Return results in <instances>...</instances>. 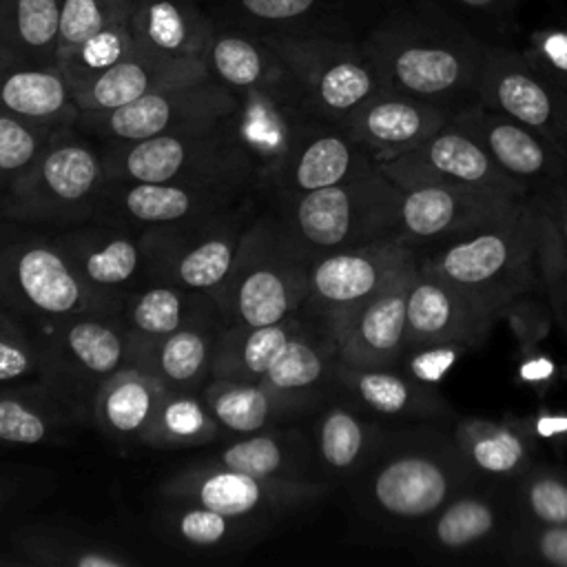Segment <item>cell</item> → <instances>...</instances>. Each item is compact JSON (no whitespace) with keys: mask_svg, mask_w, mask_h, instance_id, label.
<instances>
[{"mask_svg":"<svg viewBox=\"0 0 567 567\" xmlns=\"http://www.w3.org/2000/svg\"><path fill=\"white\" fill-rule=\"evenodd\" d=\"M383 86L452 113L478 102L487 42L441 0L388 11L361 40Z\"/></svg>","mask_w":567,"mask_h":567,"instance_id":"cell-1","label":"cell"},{"mask_svg":"<svg viewBox=\"0 0 567 567\" xmlns=\"http://www.w3.org/2000/svg\"><path fill=\"white\" fill-rule=\"evenodd\" d=\"M357 476V498L363 512L372 520L408 529V534L474 483L450 427H441L439 421L390 430Z\"/></svg>","mask_w":567,"mask_h":567,"instance_id":"cell-2","label":"cell"},{"mask_svg":"<svg viewBox=\"0 0 567 567\" xmlns=\"http://www.w3.org/2000/svg\"><path fill=\"white\" fill-rule=\"evenodd\" d=\"M416 264L498 317L514 299L543 290L540 213L534 197L476 233L419 252Z\"/></svg>","mask_w":567,"mask_h":567,"instance_id":"cell-3","label":"cell"},{"mask_svg":"<svg viewBox=\"0 0 567 567\" xmlns=\"http://www.w3.org/2000/svg\"><path fill=\"white\" fill-rule=\"evenodd\" d=\"M281 197L277 219L308 264L334 250L394 237L399 228L401 188L379 168L334 186Z\"/></svg>","mask_w":567,"mask_h":567,"instance_id":"cell-4","label":"cell"},{"mask_svg":"<svg viewBox=\"0 0 567 567\" xmlns=\"http://www.w3.org/2000/svg\"><path fill=\"white\" fill-rule=\"evenodd\" d=\"M308 261L292 248L277 217L250 219L230 275L215 295L224 323H279L306 306Z\"/></svg>","mask_w":567,"mask_h":567,"instance_id":"cell-5","label":"cell"},{"mask_svg":"<svg viewBox=\"0 0 567 567\" xmlns=\"http://www.w3.org/2000/svg\"><path fill=\"white\" fill-rule=\"evenodd\" d=\"M58 126L24 175L2 195L0 213L22 224H78L95 217L109 182L104 157L75 133Z\"/></svg>","mask_w":567,"mask_h":567,"instance_id":"cell-6","label":"cell"},{"mask_svg":"<svg viewBox=\"0 0 567 567\" xmlns=\"http://www.w3.org/2000/svg\"><path fill=\"white\" fill-rule=\"evenodd\" d=\"M319 120L341 124L381 93L383 80L363 42L334 33H261Z\"/></svg>","mask_w":567,"mask_h":567,"instance_id":"cell-7","label":"cell"},{"mask_svg":"<svg viewBox=\"0 0 567 567\" xmlns=\"http://www.w3.org/2000/svg\"><path fill=\"white\" fill-rule=\"evenodd\" d=\"M102 157L109 179L186 182L255 190L250 173L221 124L137 142H111Z\"/></svg>","mask_w":567,"mask_h":567,"instance_id":"cell-8","label":"cell"},{"mask_svg":"<svg viewBox=\"0 0 567 567\" xmlns=\"http://www.w3.org/2000/svg\"><path fill=\"white\" fill-rule=\"evenodd\" d=\"M33 326L47 354V385L80 419H91L97 388L133 363L131 339L122 321L117 315L78 312Z\"/></svg>","mask_w":567,"mask_h":567,"instance_id":"cell-9","label":"cell"},{"mask_svg":"<svg viewBox=\"0 0 567 567\" xmlns=\"http://www.w3.org/2000/svg\"><path fill=\"white\" fill-rule=\"evenodd\" d=\"M0 306L33 323L78 312H120L117 303L78 277L55 241L4 235H0Z\"/></svg>","mask_w":567,"mask_h":567,"instance_id":"cell-10","label":"cell"},{"mask_svg":"<svg viewBox=\"0 0 567 567\" xmlns=\"http://www.w3.org/2000/svg\"><path fill=\"white\" fill-rule=\"evenodd\" d=\"M514 485L474 481L456 492L410 536L427 560H476L501 556L518 525Z\"/></svg>","mask_w":567,"mask_h":567,"instance_id":"cell-11","label":"cell"},{"mask_svg":"<svg viewBox=\"0 0 567 567\" xmlns=\"http://www.w3.org/2000/svg\"><path fill=\"white\" fill-rule=\"evenodd\" d=\"M248 224L246 208L237 206L204 221L144 230L148 279L215 297L233 270Z\"/></svg>","mask_w":567,"mask_h":567,"instance_id":"cell-12","label":"cell"},{"mask_svg":"<svg viewBox=\"0 0 567 567\" xmlns=\"http://www.w3.org/2000/svg\"><path fill=\"white\" fill-rule=\"evenodd\" d=\"M235 95L237 106L221 126L239 151L252 186L275 188L295 146L317 115L308 111L297 82Z\"/></svg>","mask_w":567,"mask_h":567,"instance_id":"cell-13","label":"cell"},{"mask_svg":"<svg viewBox=\"0 0 567 567\" xmlns=\"http://www.w3.org/2000/svg\"><path fill=\"white\" fill-rule=\"evenodd\" d=\"M237 95L213 78L159 89L113 111L80 113L78 124L109 142H137L153 135L199 131L221 124Z\"/></svg>","mask_w":567,"mask_h":567,"instance_id":"cell-14","label":"cell"},{"mask_svg":"<svg viewBox=\"0 0 567 567\" xmlns=\"http://www.w3.org/2000/svg\"><path fill=\"white\" fill-rule=\"evenodd\" d=\"M162 492L173 503H197L233 518L257 520L319 501L328 485L310 478H266L208 461L173 474Z\"/></svg>","mask_w":567,"mask_h":567,"instance_id":"cell-15","label":"cell"},{"mask_svg":"<svg viewBox=\"0 0 567 567\" xmlns=\"http://www.w3.org/2000/svg\"><path fill=\"white\" fill-rule=\"evenodd\" d=\"M527 197L487 186L430 184L408 188L401 190L396 237L419 255L507 217Z\"/></svg>","mask_w":567,"mask_h":567,"instance_id":"cell-16","label":"cell"},{"mask_svg":"<svg viewBox=\"0 0 567 567\" xmlns=\"http://www.w3.org/2000/svg\"><path fill=\"white\" fill-rule=\"evenodd\" d=\"M414 261V250L396 235L321 255L308 264L306 306L326 328L374 297Z\"/></svg>","mask_w":567,"mask_h":567,"instance_id":"cell-17","label":"cell"},{"mask_svg":"<svg viewBox=\"0 0 567 567\" xmlns=\"http://www.w3.org/2000/svg\"><path fill=\"white\" fill-rule=\"evenodd\" d=\"M246 190L186 182L109 179L95 217L104 224L151 230L210 219L241 206Z\"/></svg>","mask_w":567,"mask_h":567,"instance_id":"cell-18","label":"cell"},{"mask_svg":"<svg viewBox=\"0 0 567 567\" xmlns=\"http://www.w3.org/2000/svg\"><path fill=\"white\" fill-rule=\"evenodd\" d=\"M478 102L527 124L567 157V89L543 78L507 42H487Z\"/></svg>","mask_w":567,"mask_h":567,"instance_id":"cell-19","label":"cell"},{"mask_svg":"<svg viewBox=\"0 0 567 567\" xmlns=\"http://www.w3.org/2000/svg\"><path fill=\"white\" fill-rule=\"evenodd\" d=\"M379 171L401 190L430 184H456L529 195L527 188L509 177L467 131L452 122V117L419 146L379 164Z\"/></svg>","mask_w":567,"mask_h":567,"instance_id":"cell-20","label":"cell"},{"mask_svg":"<svg viewBox=\"0 0 567 567\" xmlns=\"http://www.w3.org/2000/svg\"><path fill=\"white\" fill-rule=\"evenodd\" d=\"M452 122L467 131L529 195L567 177V157L540 133L498 109L472 102L454 111Z\"/></svg>","mask_w":567,"mask_h":567,"instance_id":"cell-21","label":"cell"},{"mask_svg":"<svg viewBox=\"0 0 567 567\" xmlns=\"http://www.w3.org/2000/svg\"><path fill=\"white\" fill-rule=\"evenodd\" d=\"M78 277L97 295L122 308L124 297L148 279V246L144 230L113 224L71 228L53 239Z\"/></svg>","mask_w":567,"mask_h":567,"instance_id":"cell-22","label":"cell"},{"mask_svg":"<svg viewBox=\"0 0 567 567\" xmlns=\"http://www.w3.org/2000/svg\"><path fill=\"white\" fill-rule=\"evenodd\" d=\"M416 261L399 272L383 290L326 326L334 341L337 361L352 368L394 365L405 348L408 286Z\"/></svg>","mask_w":567,"mask_h":567,"instance_id":"cell-23","label":"cell"},{"mask_svg":"<svg viewBox=\"0 0 567 567\" xmlns=\"http://www.w3.org/2000/svg\"><path fill=\"white\" fill-rule=\"evenodd\" d=\"M498 317L478 301L416 264L408 286L405 348L421 343H485Z\"/></svg>","mask_w":567,"mask_h":567,"instance_id":"cell-24","label":"cell"},{"mask_svg":"<svg viewBox=\"0 0 567 567\" xmlns=\"http://www.w3.org/2000/svg\"><path fill=\"white\" fill-rule=\"evenodd\" d=\"M450 117V109L383 89L346 117L341 126L379 166L425 142Z\"/></svg>","mask_w":567,"mask_h":567,"instance_id":"cell-25","label":"cell"},{"mask_svg":"<svg viewBox=\"0 0 567 567\" xmlns=\"http://www.w3.org/2000/svg\"><path fill=\"white\" fill-rule=\"evenodd\" d=\"M202 58H175L137 47L115 66L73 95L80 113L113 111L159 89L206 80Z\"/></svg>","mask_w":567,"mask_h":567,"instance_id":"cell-26","label":"cell"},{"mask_svg":"<svg viewBox=\"0 0 567 567\" xmlns=\"http://www.w3.org/2000/svg\"><path fill=\"white\" fill-rule=\"evenodd\" d=\"M452 441L474 481L514 485L538 458V443L520 419L463 416L450 425Z\"/></svg>","mask_w":567,"mask_h":567,"instance_id":"cell-27","label":"cell"},{"mask_svg":"<svg viewBox=\"0 0 567 567\" xmlns=\"http://www.w3.org/2000/svg\"><path fill=\"white\" fill-rule=\"evenodd\" d=\"M334 385L363 410L394 421L434 423L452 416V408L439 388L414 381L396 365L352 368L337 361Z\"/></svg>","mask_w":567,"mask_h":567,"instance_id":"cell-28","label":"cell"},{"mask_svg":"<svg viewBox=\"0 0 567 567\" xmlns=\"http://www.w3.org/2000/svg\"><path fill=\"white\" fill-rule=\"evenodd\" d=\"M379 168L341 124L315 120L286 162L275 190L281 195L319 190Z\"/></svg>","mask_w":567,"mask_h":567,"instance_id":"cell-29","label":"cell"},{"mask_svg":"<svg viewBox=\"0 0 567 567\" xmlns=\"http://www.w3.org/2000/svg\"><path fill=\"white\" fill-rule=\"evenodd\" d=\"M135 352L142 346L155 343L179 328L221 319L213 295L186 290L168 281L146 279L135 286L122 301L117 312ZM224 321V319H221Z\"/></svg>","mask_w":567,"mask_h":567,"instance_id":"cell-30","label":"cell"},{"mask_svg":"<svg viewBox=\"0 0 567 567\" xmlns=\"http://www.w3.org/2000/svg\"><path fill=\"white\" fill-rule=\"evenodd\" d=\"M0 109L51 126L78 124L80 109L55 64H40L0 44Z\"/></svg>","mask_w":567,"mask_h":567,"instance_id":"cell-31","label":"cell"},{"mask_svg":"<svg viewBox=\"0 0 567 567\" xmlns=\"http://www.w3.org/2000/svg\"><path fill=\"white\" fill-rule=\"evenodd\" d=\"M202 60L208 75L233 93L295 82L272 47L261 35L241 29L217 24Z\"/></svg>","mask_w":567,"mask_h":567,"instance_id":"cell-32","label":"cell"},{"mask_svg":"<svg viewBox=\"0 0 567 567\" xmlns=\"http://www.w3.org/2000/svg\"><path fill=\"white\" fill-rule=\"evenodd\" d=\"M215 27L195 0H135L128 13L137 47L175 58H202Z\"/></svg>","mask_w":567,"mask_h":567,"instance_id":"cell-33","label":"cell"},{"mask_svg":"<svg viewBox=\"0 0 567 567\" xmlns=\"http://www.w3.org/2000/svg\"><path fill=\"white\" fill-rule=\"evenodd\" d=\"M224 321H202L179 328L133 352V365L157 377L168 390L202 392L210 381L215 341Z\"/></svg>","mask_w":567,"mask_h":567,"instance_id":"cell-34","label":"cell"},{"mask_svg":"<svg viewBox=\"0 0 567 567\" xmlns=\"http://www.w3.org/2000/svg\"><path fill=\"white\" fill-rule=\"evenodd\" d=\"M166 385L137 365H124L95 392L91 405L93 423L113 441L142 443L151 427Z\"/></svg>","mask_w":567,"mask_h":567,"instance_id":"cell-35","label":"cell"},{"mask_svg":"<svg viewBox=\"0 0 567 567\" xmlns=\"http://www.w3.org/2000/svg\"><path fill=\"white\" fill-rule=\"evenodd\" d=\"M334 365L337 350L330 332L321 323L310 330L299 321L261 381L301 405L328 383H334Z\"/></svg>","mask_w":567,"mask_h":567,"instance_id":"cell-36","label":"cell"},{"mask_svg":"<svg viewBox=\"0 0 567 567\" xmlns=\"http://www.w3.org/2000/svg\"><path fill=\"white\" fill-rule=\"evenodd\" d=\"M78 419L47 383L0 388V445L4 447L47 443Z\"/></svg>","mask_w":567,"mask_h":567,"instance_id":"cell-37","label":"cell"},{"mask_svg":"<svg viewBox=\"0 0 567 567\" xmlns=\"http://www.w3.org/2000/svg\"><path fill=\"white\" fill-rule=\"evenodd\" d=\"M297 326V317L268 326L224 323L215 341L210 379L261 381Z\"/></svg>","mask_w":567,"mask_h":567,"instance_id":"cell-38","label":"cell"},{"mask_svg":"<svg viewBox=\"0 0 567 567\" xmlns=\"http://www.w3.org/2000/svg\"><path fill=\"white\" fill-rule=\"evenodd\" d=\"M390 430L363 419L346 403L328 405L317 419L315 447L332 474H359L377 454Z\"/></svg>","mask_w":567,"mask_h":567,"instance_id":"cell-39","label":"cell"},{"mask_svg":"<svg viewBox=\"0 0 567 567\" xmlns=\"http://www.w3.org/2000/svg\"><path fill=\"white\" fill-rule=\"evenodd\" d=\"M202 399L219 427L235 434L261 432L281 412L299 405L286 394L268 388L264 381L235 379H210L202 390Z\"/></svg>","mask_w":567,"mask_h":567,"instance_id":"cell-40","label":"cell"},{"mask_svg":"<svg viewBox=\"0 0 567 567\" xmlns=\"http://www.w3.org/2000/svg\"><path fill=\"white\" fill-rule=\"evenodd\" d=\"M62 4L64 0H0V44L33 62L55 64Z\"/></svg>","mask_w":567,"mask_h":567,"instance_id":"cell-41","label":"cell"},{"mask_svg":"<svg viewBox=\"0 0 567 567\" xmlns=\"http://www.w3.org/2000/svg\"><path fill=\"white\" fill-rule=\"evenodd\" d=\"M221 432L224 430L204 403L202 392H182L166 388L142 443L159 450L202 447L215 443Z\"/></svg>","mask_w":567,"mask_h":567,"instance_id":"cell-42","label":"cell"},{"mask_svg":"<svg viewBox=\"0 0 567 567\" xmlns=\"http://www.w3.org/2000/svg\"><path fill=\"white\" fill-rule=\"evenodd\" d=\"M13 543L29 563L47 567H126L135 563L117 547L47 527L20 529Z\"/></svg>","mask_w":567,"mask_h":567,"instance_id":"cell-43","label":"cell"},{"mask_svg":"<svg viewBox=\"0 0 567 567\" xmlns=\"http://www.w3.org/2000/svg\"><path fill=\"white\" fill-rule=\"evenodd\" d=\"M303 445L279 434L252 432L233 441L210 458L213 465L266 478H303Z\"/></svg>","mask_w":567,"mask_h":567,"instance_id":"cell-44","label":"cell"},{"mask_svg":"<svg viewBox=\"0 0 567 567\" xmlns=\"http://www.w3.org/2000/svg\"><path fill=\"white\" fill-rule=\"evenodd\" d=\"M137 49V42L128 29V18L106 24L100 31L86 35L84 40L62 47L58 51V69L75 95L104 71L124 60L131 51Z\"/></svg>","mask_w":567,"mask_h":567,"instance_id":"cell-45","label":"cell"},{"mask_svg":"<svg viewBox=\"0 0 567 567\" xmlns=\"http://www.w3.org/2000/svg\"><path fill=\"white\" fill-rule=\"evenodd\" d=\"M47 383V354L31 321L0 306V388Z\"/></svg>","mask_w":567,"mask_h":567,"instance_id":"cell-46","label":"cell"},{"mask_svg":"<svg viewBox=\"0 0 567 567\" xmlns=\"http://www.w3.org/2000/svg\"><path fill=\"white\" fill-rule=\"evenodd\" d=\"M512 494L518 523L567 525V470L536 461Z\"/></svg>","mask_w":567,"mask_h":567,"instance_id":"cell-47","label":"cell"},{"mask_svg":"<svg viewBox=\"0 0 567 567\" xmlns=\"http://www.w3.org/2000/svg\"><path fill=\"white\" fill-rule=\"evenodd\" d=\"M55 128L0 109V195L29 171Z\"/></svg>","mask_w":567,"mask_h":567,"instance_id":"cell-48","label":"cell"},{"mask_svg":"<svg viewBox=\"0 0 567 567\" xmlns=\"http://www.w3.org/2000/svg\"><path fill=\"white\" fill-rule=\"evenodd\" d=\"M177 505V509L168 512V532L190 547H224L252 529V520L246 518H233L197 503Z\"/></svg>","mask_w":567,"mask_h":567,"instance_id":"cell-49","label":"cell"},{"mask_svg":"<svg viewBox=\"0 0 567 567\" xmlns=\"http://www.w3.org/2000/svg\"><path fill=\"white\" fill-rule=\"evenodd\" d=\"M501 558L509 565L567 567V525L518 523Z\"/></svg>","mask_w":567,"mask_h":567,"instance_id":"cell-50","label":"cell"},{"mask_svg":"<svg viewBox=\"0 0 567 567\" xmlns=\"http://www.w3.org/2000/svg\"><path fill=\"white\" fill-rule=\"evenodd\" d=\"M135 0H64L60 49L84 40L106 24L126 20ZM58 49V51H60Z\"/></svg>","mask_w":567,"mask_h":567,"instance_id":"cell-51","label":"cell"},{"mask_svg":"<svg viewBox=\"0 0 567 567\" xmlns=\"http://www.w3.org/2000/svg\"><path fill=\"white\" fill-rule=\"evenodd\" d=\"M326 0H228L235 16L252 27L281 29L290 33V27L308 22L321 11Z\"/></svg>","mask_w":567,"mask_h":567,"instance_id":"cell-52","label":"cell"},{"mask_svg":"<svg viewBox=\"0 0 567 567\" xmlns=\"http://www.w3.org/2000/svg\"><path fill=\"white\" fill-rule=\"evenodd\" d=\"M467 350H470L467 346L452 343V341L408 346L403 348L394 365L403 370L408 377H412L414 381L425 383L430 388H439Z\"/></svg>","mask_w":567,"mask_h":567,"instance_id":"cell-53","label":"cell"},{"mask_svg":"<svg viewBox=\"0 0 567 567\" xmlns=\"http://www.w3.org/2000/svg\"><path fill=\"white\" fill-rule=\"evenodd\" d=\"M520 53L543 78L567 89V22L534 29Z\"/></svg>","mask_w":567,"mask_h":567,"instance_id":"cell-54","label":"cell"},{"mask_svg":"<svg viewBox=\"0 0 567 567\" xmlns=\"http://www.w3.org/2000/svg\"><path fill=\"white\" fill-rule=\"evenodd\" d=\"M536 202V199H534ZM540 213V210H538ZM540 272L554 323L567 339V255L540 215Z\"/></svg>","mask_w":567,"mask_h":567,"instance_id":"cell-55","label":"cell"},{"mask_svg":"<svg viewBox=\"0 0 567 567\" xmlns=\"http://www.w3.org/2000/svg\"><path fill=\"white\" fill-rule=\"evenodd\" d=\"M505 319L516 337V343H518V350H525V348H534L538 346L551 323H554V317H551V310H549V301L545 297V290H536V292H527L518 299H514L512 303H507L501 315H498V321Z\"/></svg>","mask_w":567,"mask_h":567,"instance_id":"cell-56","label":"cell"},{"mask_svg":"<svg viewBox=\"0 0 567 567\" xmlns=\"http://www.w3.org/2000/svg\"><path fill=\"white\" fill-rule=\"evenodd\" d=\"M454 13H458L470 27L478 24L487 33H505L514 24L520 0H441ZM474 29V27H472Z\"/></svg>","mask_w":567,"mask_h":567,"instance_id":"cell-57","label":"cell"},{"mask_svg":"<svg viewBox=\"0 0 567 567\" xmlns=\"http://www.w3.org/2000/svg\"><path fill=\"white\" fill-rule=\"evenodd\" d=\"M514 374L520 385L545 396L549 390H554L556 381L563 377V370L547 352L534 346V348L518 350Z\"/></svg>","mask_w":567,"mask_h":567,"instance_id":"cell-58","label":"cell"},{"mask_svg":"<svg viewBox=\"0 0 567 567\" xmlns=\"http://www.w3.org/2000/svg\"><path fill=\"white\" fill-rule=\"evenodd\" d=\"M520 421L538 445L545 443L556 450H567V408L540 405Z\"/></svg>","mask_w":567,"mask_h":567,"instance_id":"cell-59","label":"cell"},{"mask_svg":"<svg viewBox=\"0 0 567 567\" xmlns=\"http://www.w3.org/2000/svg\"><path fill=\"white\" fill-rule=\"evenodd\" d=\"M532 197L536 199V206L547 228L551 230V235L567 255V177L554 184L551 188L534 193Z\"/></svg>","mask_w":567,"mask_h":567,"instance_id":"cell-60","label":"cell"},{"mask_svg":"<svg viewBox=\"0 0 567 567\" xmlns=\"http://www.w3.org/2000/svg\"><path fill=\"white\" fill-rule=\"evenodd\" d=\"M0 505H2V489H0Z\"/></svg>","mask_w":567,"mask_h":567,"instance_id":"cell-61","label":"cell"}]
</instances>
